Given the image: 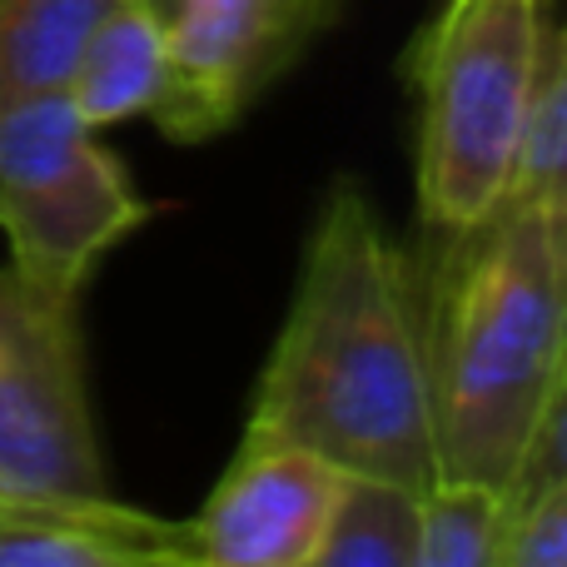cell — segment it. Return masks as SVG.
I'll list each match as a JSON object with an SVG mask.
<instances>
[{"label": "cell", "instance_id": "2e32d148", "mask_svg": "<svg viewBox=\"0 0 567 567\" xmlns=\"http://www.w3.org/2000/svg\"><path fill=\"white\" fill-rule=\"evenodd\" d=\"M145 6L155 10V16H159V25L169 30V25H175V20H179V10L189 6V0H145Z\"/></svg>", "mask_w": 567, "mask_h": 567}, {"label": "cell", "instance_id": "ba28073f", "mask_svg": "<svg viewBox=\"0 0 567 567\" xmlns=\"http://www.w3.org/2000/svg\"><path fill=\"white\" fill-rule=\"evenodd\" d=\"M0 567H199V558L189 518H159L115 493H0Z\"/></svg>", "mask_w": 567, "mask_h": 567}, {"label": "cell", "instance_id": "7c38bea8", "mask_svg": "<svg viewBox=\"0 0 567 567\" xmlns=\"http://www.w3.org/2000/svg\"><path fill=\"white\" fill-rule=\"evenodd\" d=\"M508 205H523L548 225L558 265L567 275V20L538 65V95H533L528 140L513 175Z\"/></svg>", "mask_w": 567, "mask_h": 567}, {"label": "cell", "instance_id": "3957f363", "mask_svg": "<svg viewBox=\"0 0 567 567\" xmlns=\"http://www.w3.org/2000/svg\"><path fill=\"white\" fill-rule=\"evenodd\" d=\"M543 50V0H443L413 40V195L439 239L508 205Z\"/></svg>", "mask_w": 567, "mask_h": 567}, {"label": "cell", "instance_id": "5bb4252c", "mask_svg": "<svg viewBox=\"0 0 567 567\" xmlns=\"http://www.w3.org/2000/svg\"><path fill=\"white\" fill-rule=\"evenodd\" d=\"M503 567H567V473L513 503Z\"/></svg>", "mask_w": 567, "mask_h": 567}, {"label": "cell", "instance_id": "4fadbf2b", "mask_svg": "<svg viewBox=\"0 0 567 567\" xmlns=\"http://www.w3.org/2000/svg\"><path fill=\"white\" fill-rule=\"evenodd\" d=\"M508 523V493L443 473L419 493V567H503Z\"/></svg>", "mask_w": 567, "mask_h": 567}, {"label": "cell", "instance_id": "9a60e30c", "mask_svg": "<svg viewBox=\"0 0 567 567\" xmlns=\"http://www.w3.org/2000/svg\"><path fill=\"white\" fill-rule=\"evenodd\" d=\"M563 473H567V343H563L558 373H553V383H548V399H543L538 429H533L528 453H523L518 483H513V503L528 498V493L543 488V483L563 478Z\"/></svg>", "mask_w": 567, "mask_h": 567}, {"label": "cell", "instance_id": "7a4b0ae2", "mask_svg": "<svg viewBox=\"0 0 567 567\" xmlns=\"http://www.w3.org/2000/svg\"><path fill=\"white\" fill-rule=\"evenodd\" d=\"M443 245L423 299L439 463L513 498L567 343V275L548 225L523 205Z\"/></svg>", "mask_w": 567, "mask_h": 567}, {"label": "cell", "instance_id": "52a82bcc", "mask_svg": "<svg viewBox=\"0 0 567 567\" xmlns=\"http://www.w3.org/2000/svg\"><path fill=\"white\" fill-rule=\"evenodd\" d=\"M343 468L309 443L249 423L189 518L199 567H313Z\"/></svg>", "mask_w": 567, "mask_h": 567}, {"label": "cell", "instance_id": "8fae6325", "mask_svg": "<svg viewBox=\"0 0 567 567\" xmlns=\"http://www.w3.org/2000/svg\"><path fill=\"white\" fill-rule=\"evenodd\" d=\"M313 567H419V493L373 473H343Z\"/></svg>", "mask_w": 567, "mask_h": 567}, {"label": "cell", "instance_id": "9c48e42d", "mask_svg": "<svg viewBox=\"0 0 567 567\" xmlns=\"http://www.w3.org/2000/svg\"><path fill=\"white\" fill-rule=\"evenodd\" d=\"M165 25L145 0H120L95 35L85 40L75 70L65 80L70 105L90 130H110L120 120L150 115L165 90Z\"/></svg>", "mask_w": 567, "mask_h": 567}, {"label": "cell", "instance_id": "8992f818", "mask_svg": "<svg viewBox=\"0 0 567 567\" xmlns=\"http://www.w3.org/2000/svg\"><path fill=\"white\" fill-rule=\"evenodd\" d=\"M343 0H189L165 30V90L150 120L175 145H205L299 65Z\"/></svg>", "mask_w": 567, "mask_h": 567}, {"label": "cell", "instance_id": "30bf717a", "mask_svg": "<svg viewBox=\"0 0 567 567\" xmlns=\"http://www.w3.org/2000/svg\"><path fill=\"white\" fill-rule=\"evenodd\" d=\"M120 0H0V105L65 90L85 40Z\"/></svg>", "mask_w": 567, "mask_h": 567}, {"label": "cell", "instance_id": "6da1fadb", "mask_svg": "<svg viewBox=\"0 0 567 567\" xmlns=\"http://www.w3.org/2000/svg\"><path fill=\"white\" fill-rule=\"evenodd\" d=\"M249 423L309 443L343 473L413 493L443 478L423 289L359 179H333L313 215Z\"/></svg>", "mask_w": 567, "mask_h": 567}, {"label": "cell", "instance_id": "277c9868", "mask_svg": "<svg viewBox=\"0 0 567 567\" xmlns=\"http://www.w3.org/2000/svg\"><path fill=\"white\" fill-rule=\"evenodd\" d=\"M155 215L65 90L0 105V239L35 289L80 299L95 269Z\"/></svg>", "mask_w": 567, "mask_h": 567}, {"label": "cell", "instance_id": "5b68a950", "mask_svg": "<svg viewBox=\"0 0 567 567\" xmlns=\"http://www.w3.org/2000/svg\"><path fill=\"white\" fill-rule=\"evenodd\" d=\"M0 493H110L85 383L80 299L35 289L0 265Z\"/></svg>", "mask_w": 567, "mask_h": 567}]
</instances>
